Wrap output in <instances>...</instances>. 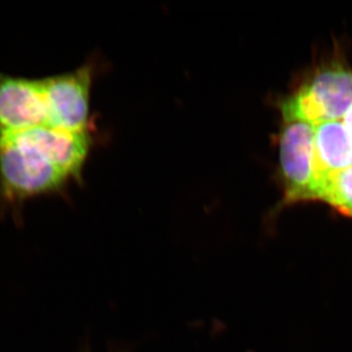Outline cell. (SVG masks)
I'll return each mask as SVG.
<instances>
[{"label": "cell", "mask_w": 352, "mask_h": 352, "mask_svg": "<svg viewBox=\"0 0 352 352\" xmlns=\"http://www.w3.org/2000/svg\"><path fill=\"white\" fill-rule=\"evenodd\" d=\"M71 182L27 129L0 133V200L7 205L62 194Z\"/></svg>", "instance_id": "cell-1"}, {"label": "cell", "mask_w": 352, "mask_h": 352, "mask_svg": "<svg viewBox=\"0 0 352 352\" xmlns=\"http://www.w3.org/2000/svg\"><path fill=\"white\" fill-rule=\"evenodd\" d=\"M352 105V71L339 64L320 69L282 106L315 126L339 120Z\"/></svg>", "instance_id": "cell-2"}, {"label": "cell", "mask_w": 352, "mask_h": 352, "mask_svg": "<svg viewBox=\"0 0 352 352\" xmlns=\"http://www.w3.org/2000/svg\"><path fill=\"white\" fill-rule=\"evenodd\" d=\"M283 129L280 159L287 203L315 200L314 182V126L282 106Z\"/></svg>", "instance_id": "cell-3"}, {"label": "cell", "mask_w": 352, "mask_h": 352, "mask_svg": "<svg viewBox=\"0 0 352 352\" xmlns=\"http://www.w3.org/2000/svg\"><path fill=\"white\" fill-rule=\"evenodd\" d=\"M46 124L71 131H87L92 68H80L41 78Z\"/></svg>", "instance_id": "cell-4"}, {"label": "cell", "mask_w": 352, "mask_h": 352, "mask_svg": "<svg viewBox=\"0 0 352 352\" xmlns=\"http://www.w3.org/2000/svg\"><path fill=\"white\" fill-rule=\"evenodd\" d=\"M41 78H28L0 71V133L45 126Z\"/></svg>", "instance_id": "cell-5"}, {"label": "cell", "mask_w": 352, "mask_h": 352, "mask_svg": "<svg viewBox=\"0 0 352 352\" xmlns=\"http://www.w3.org/2000/svg\"><path fill=\"white\" fill-rule=\"evenodd\" d=\"M28 131L72 180L80 179L91 144L87 131H71L39 126L29 129Z\"/></svg>", "instance_id": "cell-6"}, {"label": "cell", "mask_w": 352, "mask_h": 352, "mask_svg": "<svg viewBox=\"0 0 352 352\" xmlns=\"http://www.w3.org/2000/svg\"><path fill=\"white\" fill-rule=\"evenodd\" d=\"M312 166L314 193L322 178L352 166V141L344 122L333 120L314 126Z\"/></svg>", "instance_id": "cell-7"}, {"label": "cell", "mask_w": 352, "mask_h": 352, "mask_svg": "<svg viewBox=\"0 0 352 352\" xmlns=\"http://www.w3.org/2000/svg\"><path fill=\"white\" fill-rule=\"evenodd\" d=\"M315 199L352 217V166L322 178L315 186Z\"/></svg>", "instance_id": "cell-8"}, {"label": "cell", "mask_w": 352, "mask_h": 352, "mask_svg": "<svg viewBox=\"0 0 352 352\" xmlns=\"http://www.w3.org/2000/svg\"><path fill=\"white\" fill-rule=\"evenodd\" d=\"M344 126L352 141V105L344 116Z\"/></svg>", "instance_id": "cell-9"}]
</instances>
